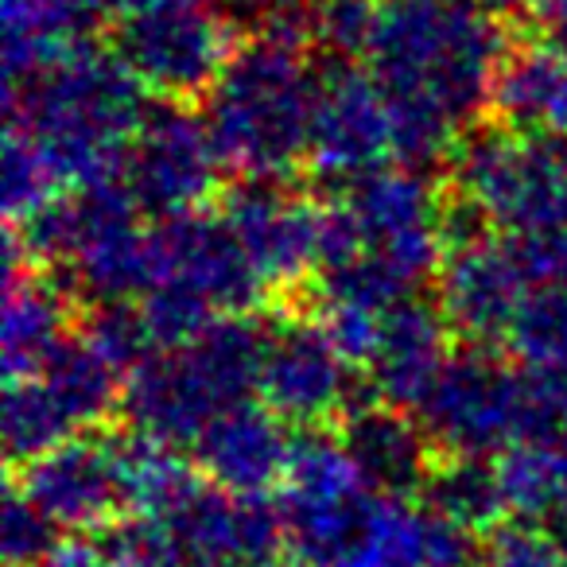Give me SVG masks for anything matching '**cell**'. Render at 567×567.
Here are the masks:
<instances>
[{
    "label": "cell",
    "mask_w": 567,
    "mask_h": 567,
    "mask_svg": "<svg viewBox=\"0 0 567 567\" xmlns=\"http://www.w3.org/2000/svg\"><path fill=\"white\" fill-rule=\"evenodd\" d=\"M389 156H393V121L378 74L370 66L327 59L319 71L308 167L342 190L347 183L385 167Z\"/></svg>",
    "instance_id": "cell-12"
},
{
    "label": "cell",
    "mask_w": 567,
    "mask_h": 567,
    "mask_svg": "<svg viewBox=\"0 0 567 567\" xmlns=\"http://www.w3.org/2000/svg\"><path fill=\"white\" fill-rule=\"evenodd\" d=\"M159 280L203 296L218 316H252L265 300V280L221 214H179L156 221Z\"/></svg>",
    "instance_id": "cell-15"
},
{
    "label": "cell",
    "mask_w": 567,
    "mask_h": 567,
    "mask_svg": "<svg viewBox=\"0 0 567 567\" xmlns=\"http://www.w3.org/2000/svg\"><path fill=\"white\" fill-rule=\"evenodd\" d=\"M221 159L210 128L190 105H148L125 156V183L156 221L195 214L218 195Z\"/></svg>",
    "instance_id": "cell-11"
},
{
    "label": "cell",
    "mask_w": 567,
    "mask_h": 567,
    "mask_svg": "<svg viewBox=\"0 0 567 567\" xmlns=\"http://www.w3.org/2000/svg\"><path fill=\"white\" fill-rule=\"evenodd\" d=\"M443 187L474 203L494 229L567 226V141L528 136L486 117L458 136Z\"/></svg>",
    "instance_id": "cell-4"
},
{
    "label": "cell",
    "mask_w": 567,
    "mask_h": 567,
    "mask_svg": "<svg viewBox=\"0 0 567 567\" xmlns=\"http://www.w3.org/2000/svg\"><path fill=\"white\" fill-rule=\"evenodd\" d=\"M381 17V0H308L311 48L323 51L331 63H358L378 43Z\"/></svg>",
    "instance_id": "cell-31"
},
{
    "label": "cell",
    "mask_w": 567,
    "mask_h": 567,
    "mask_svg": "<svg viewBox=\"0 0 567 567\" xmlns=\"http://www.w3.org/2000/svg\"><path fill=\"white\" fill-rule=\"evenodd\" d=\"M9 121L32 133L66 190L125 179L148 90L113 51L90 48L24 86H4Z\"/></svg>",
    "instance_id": "cell-3"
},
{
    "label": "cell",
    "mask_w": 567,
    "mask_h": 567,
    "mask_svg": "<svg viewBox=\"0 0 567 567\" xmlns=\"http://www.w3.org/2000/svg\"><path fill=\"white\" fill-rule=\"evenodd\" d=\"M432 284L435 308L443 311L451 334L482 350H497V342L509 339L513 319L533 292L509 245L497 237H478L471 245L447 249Z\"/></svg>",
    "instance_id": "cell-14"
},
{
    "label": "cell",
    "mask_w": 567,
    "mask_h": 567,
    "mask_svg": "<svg viewBox=\"0 0 567 567\" xmlns=\"http://www.w3.org/2000/svg\"><path fill=\"white\" fill-rule=\"evenodd\" d=\"M195 4H210V0H110V9H113V17H117V20L156 17V12L195 9Z\"/></svg>",
    "instance_id": "cell-39"
},
{
    "label": "cell",
    "mask_w": 567,
    "mask_h": 567,
    "mask_svg": "<svg viewBox=\"0 0 567 567\" xmlns=\"http://www.w3.org/2000/svg\"><path fill=\"white\" fill-rule=\"evenodd\" d=\"M416 416L440 455L497 458L528 440L525 370L505 365L494 350L466 347Z\"/></svg>",
    "instance_id": "cell-6"
},
{
    "label": "cell",
    "mask_w": 567,
    "mask_h": 567,
    "mask_svg": "<svg viewBox=\"0 0 567 567\" xmlns=\"http://www.w3.org/2000/svg\"><path fill=\"white\" fill-rule=\"evenodd\" d=\"M63 195V179L43 156L40 144L32 141V133L9 121V128H4V218H9V226H28Z\"/></svg>",
    "instance_id": "cell-29"
},
{
    "label": "cell",
    "mask_w": 567,
    "mask_h": 567,
    "mask_svg": "<svg viewBox=\"0 0 567 567\" xmlns=\"http://www.w3.org/2000/svg\"><path fill=\"white\" fill-rule=\"evenodd\" d=\"M319 71L300 28L252 35L206 97V128L237 179H292L308 164Z\"/></svg>",
    "instance_id": "cell-1"
},
{
    "label": "cell",
    "mask_w": 567,
    "mask_h": 567,
    "mask_svg": "<svg viewBox=\"0 0 567 567\" xmlns=\"http://www.w3.org/2000/svg\"><path fill=\"white\" fill-rule=\"evenodd\" d=\"M292 435L268 404L241 401L218 412L195 443V466L229 494H268L284 482Z\"/></svg>",
    "instance_id": "cell-20"
},
{
    "label": "cell",
    "mask_w": 567,
    "mask_h": 567,
    "mask_svg": "<svg viewBox=\"0 0 567 567\" xmlns=\"http://www.w3.org/2000/svg\"><path fill=\"white\" fill-rule=\"evenodd\" d=\"M559 82H564V55L520 32L517 48L502 63L489 94V117L505 128L528 136H548L551 110H556Z\"/></svg>",
    "instance_id": "cell-24"
},
{
    "label": "cell",
    "mask_w": 567,
    "mask_h": 567,
    "mask_svg": "<svg viewBox=\"0 0 567 567\" xmlns=\"http://www.w3.org/2000/svg\"><path fill=\"white\" fill-rule=\"evenodd\" d=\"M334 203L358 226L362 249L401 276L409 292L435 280L447 241H443V187L420 167H378L347 183Z\"/></svg>",
    "instance_id": "cell-7"
},
{
    "label": "cell",
    "mask_w": 567,
    "mask_h": 567,
    "mask_svg": "<svg viewBox=\"0 0 567 567\" xmlns=\"http://www.w3.org/2000/svg\"><path fill=\"white\" fill-rule=\"evenodd\" d=\"M66 440H74V427L66 424L48 389L35 378L9 381V393H4V455L9 463L24 466Z\"/></svg>",
    "instance_id": "cell-28"
},
{
    "label": "cell",
    "mask_w": 567,
    "mask_h": 567,
    "mask_svg": "<svg viewBox=\"0 0 567 567\" xmlns=\"http://www.w3.org/2000/svg\"><path fill=\"white\" fill-rule=\"evenodd\" d=\"M237 28L214 4L117 20L113 55L136 74L159 102H206L241 40Z\"/></svg>",
    "instance_id": "cell-9"
},
{
    "label": "cell",
    "mask_w": 567,
    "mask_h": 567,
    "mask_svg": "<svg viewBox=\"0 0 567 567\" xmlns=\"http://www.w3.org/2000/svg\"><path fill=\"white\" fill-rule=\"evenodd\" d=\"M59 528L20 494L17 486L9 489V502L0 513V556L9 567H35L59 548Z\"/></svg>",
    "instance_id": "cell-35"
},
{
    "label": "cell",
    "mask_w": 567,
    "mask_h": 567,
    "mask_svg": "<svg viewBox=\"0 0 567 567\" xmlns=\"http://www.w3.org/2000/svg\"><path fill=\"white\" fill-rule=\"evenodd\" d=\"M276 502L296 564L327 567L358 536L373 489L350 458L342 432L300 427V435H292V455Z\"/></svg>",
    "instance_id": "cell-5"
},
{
    "label": "cell",
    "mask_w": 567,
    "mask_h": 567,
    "mask_svg": "<svg viewBox=\"0 0 567 567\" xmlns=\"http://www.w3.org/2000/svg\"><path fill=\"white\" fill-rule=\"evenodd\" d=\"M548 136H559V141H567V59H564V82H559V97H556V110H551Z\"/></svg>",
    "instance_id": "cell-42"
},
{
    "label": "cell",
    "mask_w": 567,
    "mask_h": 567,
    "mask_svg": "<svg viewBox=\"0 0 567 567\" xmlns=\"http://www.w3.org/2000/svg\"><path fill=\"white\" fill-rule=\"evenodd\" d=\"M79 303L48 268L32 265L4 276V323H0V362L4 378L24 381L43 370L51 354L71 339Z\"/></svg>",
    "instance_id": "cell-22"
},
{
    "label": "cell",
    "mask_w": 567,
    "mask_h": 567,
    "mask_svg": "<svg viewBox=\"0 0 567 567\" xmlns=\"http://www.w3.org/2000/svg\"><path fill=\"white\" fill-rule=\"evenodd\" d=\"M451 327L435 300L409 296L396 308L385 311L381 323V342L373 354L365 381L373 389V401H385L393 409L420 412L432 389L440 385L451 354Z\"/></svg>",
    "instance_id": "cell-18"
},
{
    "label": "cell",
    "mask_w": 567,
    "mask_h": 567,
    "mask_svg": "<svg viewBox=\"0 0 567 567\" xmlns=\"http://www.w3.org/2000/svg\"><path fill=\"white\" fill-rule=\"evenodd\" d=\"M319 319H323L331 342L342 350V358H347L358 373L370 370L373 354H378V342H381V323H385V311L323 303V316H319Z\"/></svg>",
    "instance_id": "cell-37"
},
{
    "label": "cell",
    "mask_w": 567,
    "mask_h": 567,
    "mask_svg": "<svg viewBox=\"0 0 567 567\" xmlns=\"http://www.w3.org/2000/svg\"><path fill=\"white\" fill-rule=\"evenodd\" d=\"M339 432L373 494L420 502L440 451L416 412L393 409L385 401H362L342 420Z\"/></svg>",
    "instance_id": "cell-21"
},
{
    "label": "cell",
    "mask_w": 567,
    "mask_h": 567,
    "mask_svg": "<svg viewBox=\"0 0 567 567\" xmlns=\"http://www.w3.org/2000/svg\"><path fill=\"white\" fill-rule=\"evenodd\" d=\"M12 486L59 528V533H97L121 520L125 489H121L113 435H74L55 451L17 466Z\"/></svg>",
    "instance_id": "cell-13"
},
{
    "label": "cell",
    "mask_w": 567,
    "mask_h": 567,
    "mask_svg": "<svg viewBox=\"0 0 567 567\" xmlns=\"http://www.w3.org/2000/svg\"><path fill=\"white\" fill-rule=\"evenodd\" d=\"M494 463L513 517L551 525L567 513V443H517Z\"/></svg>",
    "instance_id": "cell-27"
},
{
    "label": "cell",
    "mask_w": 567,
    "mask_h": 567,
    "mask_svg": "<svg viewBox=\"0 0 567 567\" xmlns=\"http://www.w3.org/2000/svg\"><path fill=\"white\" fill-rule=\"evenodd\" d=\"M221 218L245 245L268 292L284 308H303L311 280L323 265V218L327 206H316L308 190L288 179H237L221 195Z\"/></svg>",
    "instance_id": "cell-8"
},
{
    "label": "cell",
    "mask_w": 567,
    "mask_h": 567,
    "mask_svg": "<svg viewBox=\"0 0 567 567\" xmlns=\"http://www.w3.org/2000/svg\"><path fill=\"white\" fill-rule=\"evenodd\" d=\"M520 40V24L458 0H389L370 71L385 97L424 102L458 128L486 121L494 79Z\"/></svg>",
    "instance_id": "cell-2"
},
{
    "label": "cell",
    "mask_w": 567,
    "mask_h": 567,
    "mask_svg": "<svg viewBox=\"0 0 567 567\" xmlns=\"http://www.w3.org/2000/svg\"><path fill=\"white\" fill-rule=\"evenodd\" d=\"M110 0H4V86H24L97 48Z\"/></svg>",
    "instance_id": "cell-19"
},
{
    "label": "cell",
    "mask_w": 567,
    "mask_h": 567,
    "mask_svg": "<svg viewBox=\"0 0 567 567\" xmlns=\"http://www.w3.org/2000/svg\"><path fill=\"white\" fill-rule=\"evenodd\" d=\"M466 4H474V9L505 20V24H520V20H528V17L540 12L544 0H466Z\"/></svg>",
    "instance_id": "cell-41"
},
{
    "label": "cell",
    "mask_w": 567,
    "mask_h": 567,
    "mask_svg": "<svg viewBox=\"0 0 567 567\" xmlns=\"http://www.w3.org/2000/svg\"><path fill=\"white\" fill-rule=\"evenodd\" d=\"M471 533L409 497L373 494L358 536L327 567H471Z\"/></svg>",
    "instance_id": "cell-17"
},
{
    "label": "cell",
    "mask_w": 567,
    "mask_h": 567,
    "mask_svg": "<svg viewBox=\"0 0 567 567\" xmlns=\"http://www.w3.org/2000/svg\"><path fill=\"white\" fill-rule=\"evenodd\" d=\"M141 311L148 319L156 354H172V350L190 347L218 319V311L203 296H195L190 288H183L175 280H159L148 296H141Z\"/></svg>",
    "instance_id": "cell-33"
},
{
    "label": "cell",
    "mask_w": 567,
    "mask_h": 567,
    "mask_svg": "<svg viewBox=\"0 0 567 567\" xmlns=\"http://www.w3.org/2000/svg\"><path fill=\"white\" fill-rule=\"evenodd\" d=\"M257 567H300L296 559H268V564H257Z\"/></svg>",
    "instance_id": "cell-43"
},
{
    "label": "cell",
    "mask_w": 567,
    "mask_h": 567,
    "mask_svg": "<svg viewBox=\"0 0 567 567\" xmlns=\"http://www.w3.org/2000/svg\"><path fill=\"white\" fill-rule=\"evenodd\" d=\"M79 334L105 358L117 365L121 373H133L156 354L148 319L141 311V300H121V303H97V308H82Z\"/></svg>",
    "instance_id": "cell-32"
},
{
    "label": "cell",
    "mask_w": 567,
    "mask_h": 567,
    "mask_svg": "<svg viewBox=\"0 0 567 567\" xmlns=\"http://www.w3.org/2000/svg\"><path fill=\"white\" fill-rule=\"evenodd\" d=\"M35 567H105V559H102V548H90V544H82V540H63Z\"/></svg>",
    "instance_id": "cell-40"
},
{
    "label": "cell",
    "mask_w": 567,
    "mask_h": 567,
    "mask_svg": "<svg viewBox=\"0 0 567 567\" xmlns=\"http://www.w3.org/2000/svg\"><path fill=\"white\" fill-rule=\"evenodd\" d=\"M257 393L260 404L296 427L342 424L362 404L358 370L342 358L323 319L311 316V308L280 311L268 334Z\"/></svg>",
    "instance_id": "cell-10"
},
{
    "label": "cell",
    "mask_w": 567,
    "mask_h": 567,
    "mask_svg": "<svg viewBox=\"0 0 567 567\" xmlns=\"http://www.w3.org/2000/svg\"><path fill=\"white\" fill-rule=\"evenodd\" d=\"M513 260L525 272L528 288H544V284H567V226H544L528 229V234L505 237Z\"/></svg>",
    "instance_id": "cell-36"
},
{
    "label": "cell",
    "mask_w": 567,
    "mask_h": 567,
    "mask_svg": "<svg viewBox=\"0 0 567 567\" xmlns=\"http://www.w3.org/2000/svg\"><path fill=\"white\" fill-rule=\"evenodd\" d=\"M35 381L48 389L74 435L105 427L113 416H121V404H125V373L105 362L79 331L43 362Z\"/></svg>",
    "instance_id": "cell-23"
},
{
    "label": "cell",
    "mask_w": 567,
    "mask_h": 567,
    "mask_svg": "<svg viewBox=\"0 0 567 567\" xmlns=\"http://www.w3.org/2000/svg\"><path fill=\"white\" fill-rule=\"evenodd\" d=\"M234 409L218 381H210L206 365L187 347L172 354H152L125 378V416L128 432L156 440L164 447H195L218 412Z\"/></svg>",
    "instance_id": "cell-16"
},
{
    "label": "cell",
    "mask_w": 567,
    "mask_h": 567,
    "mask_svg": "<svg viewBox=\"0 0 567 567\" xmlns=\"http://www.w3.org/2000/svg\"><path fill=\"white\" fill-rule=\"evenodd\" d=\"M525 370H567V284L533 288L505 339Z\"/></svg>",
    "instance_id": "cell-30"
},
{
    "label": "cell",
    "mask_w": 567,
    "mask_h": 567,
    "mask_svg": "<svg viewBox=\"0 0 567 567\" xmlns=\"http://www.w3.org/2000/svg\"><path fill=\"white\" fill-rule=\"evenodd\" d=\"M214 9L237 28V32H268L276 24L300 20L308 12V0H210Z\"/></svg>",
    "instance_id": "cell-38"
},
{
    "label": "cell",
    "mask_w": 567,
    "mask_h": 567,
    "mask_svg": "<svg viewBox=\"0 0 567 567\" xmlns=\"http://www.w3.org/2000/svg\"><path fill=\"white\" fill-rule=\"evenodd\" d=\"M478 567H567V548L540 520H502L482 536Z\"/></svg>",
    "instance_id": "cell-34"
},
{
    "label": "cell",
    "mask_w": 567,
    "mask_h": 567,
    "mask_svg": "<svg viewBox=\"0 0 567 567\" xmlns=\"http://www.w3.org/2000/svg\"><path fill=\"white\" fill-rule=\"evenodd\" d=\"M113 451H117L125 505L136 517H167L206 482V474L190 466L175 447L144 440L136 432L113 435Z\"/></svg>",
    "instance_id": "cell-25"
},
{
    "label": "cell",
    "mask_w": 567,
    "mask_h": 567,
    "mask_svg": "<svg viewBox=\"0 0 567 567\" xmlns=\"http://www.w3.org/2000/svg\"><path fill=\"white\" fill-rule=\"evenodd\" d=\"M427 509L443 513L466 533H494L505 520V494L497 478L494 458H471V455H440L427 474V486L420 494Z\"/></svg>",
    "instance_id": "cell-26"
}]
</instances>
